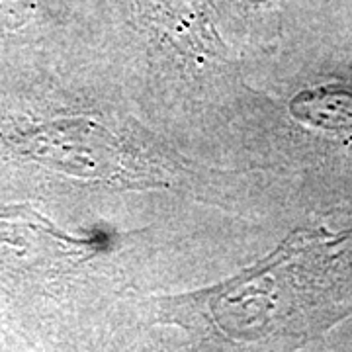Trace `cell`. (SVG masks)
<instances>
[{
    "instance_id": "1",
    "label": "cell",
    "mask_w": 352,
    "mask_h": 352,
    "mask_svg": "<svg viewBox=\"0 0 352 352\" xmlns=\"http://www.w3.org/2000/svg\"><path fill=\"white\" fill-rule=\"evenodd\" d=\"M41 151L57 153V164L73 170L82 178H102L106 182L120 180L124 184L141 182V173L127 157L122 141L112 133L88 120H76L73 124H57L47 127L41 138Z\"/></svg>"
},
{
    "instance_id": "3",
    "label": "cell",
    "mask_w": 352,
    "mask_h": 352,
    "mask_svg": "<svg viewBox=\"0 0 352 352\" xmlns=\"http://www.w3.org/2000/svg\"><path fill=\"white\" fill-rule=\"evenodd\" d=\"M292 118L305 127L325 133H352L351 85H319L298 92L289 102Z\"/></svg>"
},
{
    "instance_id": "4",
    "label": "cell",
    "mask_w": 352,
    "mask_h": 352,
    "mask_svg": "<svg viewBox=\"0 0 352 352\" xmlns=\"http://www.w3.org/2000/svg\"><path fill=\"white\" fill-rule=\"evenodd\" d=\"M34 10V0H0V30H16L24 25Z\"/></svg>"
},
{
    "instance_id": "2",
    "label": "cell",
    "mask_w": 352,
    "mask_h": 352,
    "mask_svg": "<svg viewBox=\"0 0 352 352\" xmlns=\"http://www.w3.org/2000/svg\"><path fill=\"white\" fill-rule=\"evenodd\" d=\"M151 8L173 45L194 65L223 55L226 47L200 0H151Z\"/></svg>"
}]
</instances>
